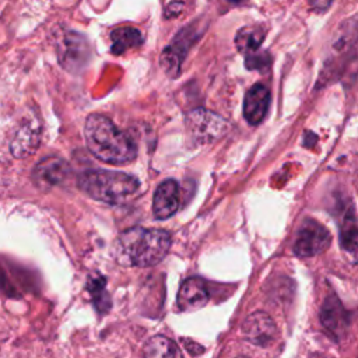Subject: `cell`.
<instances>
[{"label":"cell","mask_w":358,"mask_h":358,"mask_svg":"<svg viewBox=\"0 0 358 358\" xmlns=\"http://www.w3.org/2000/svg\"><path fill=\"white\" fill-rule=\"evenodd\" d=\"M169 232L158 228L134 227L122 232L115 243L116 260L130 267H151L169 252Z\"/></svg>","instance_id":"cell-1"},{"label":"cell","mask_w":358,"mask_h":358,"mask_svg":"<svg viewBox=\"0 0 358 358\" xmlns=\"http://www.w3.org/2000/svg\"><path fill=\"white\" fill-rule=\"evenodd\" d=\"M84 138L88 150L102 162L123 165L133 161L137 148L133 140L99 113H92L84 123Z\"/></svg>","instance_id":"cell-2"},{"label":"cell","mask_w":358,"mask_h":358,"mask_svg":"<svg viewBox=\"0 0 358 358\" xmlns=\"http://www.w3.org/2000/svg\"><path fill=\"white\" fill-rule=\"evenodd\" d=\"M78 187L98 201L117 204L136 194L140 183L137 178L124 172L91 169L78 176Z\"/></svg>","instance_id":"cell-3"},{"label":"cell","mask_w":358,"mask_h":358,"mask_svg":"<svg viewBox=\"0 0 358 358\" xmlns=\"http://www.w3.org/2000/svg\"><path fill=\"white\" fill-rule=\"evenodd\" d=\"M331 242V235L329 229L319 221L306 218L294 241V253L299 257H312L324 252Z\"/></svg>","instance_id":"cell-4"},{"label":"cell","mask_w":358,"mask_h":358,"mask_svg":"<svg viewBox=\"0 0 358 358\" xmlns=\"http://www.w3.org/2000/svg\"><path fill=\"white\" fill-rule=\"evenodd\" d=\"M186 127L196 143H211L228 130V122L207 109H194L186 116Z\"/></svg>","instance_id":"cell-5"},{"label":"cell","mask_w":358,"mask_h":358,"mask_svg":"<svg viewBox=\"0 0 358 358\" xmlns=\"http://www.w3.org/2000/svg\"><path fill=\"white\" fill-rule=\"evenodd\" d=\"M194 38H196V34L193 32V28L186 27L180 32H178V35L171 42V45H168L162 50L159 57V64L169 77L175 78L179 76L187 49L193 43Z\"/></svg>","instance_id":"cell-6"},{"label":"cell","mask_w":358,"mask_h":358,"mask_svg":"<svg viewBox=\"0 0 358 358\" xmlns=\"http://www.w3.org/2000/svg\"><path fill=\"white\" fill-rule=\"evenodd\" d=\"M90 59V48L81 35L66 32L59 42V60L64 69L76 71L81 69Z\"/></svg>","instance_id":"cell-7"},{"label":"cell","mask_w":358,"mask_h":358,"mask_svg":"<svg viewBox=\"0 0 358 358\" xmlns=\"http://www.w3.org/2000/svg\"><path fill=\"white\" fill-rule=\"evenodd\" d=\"M242 333L249 343L259 347H266L275 338L277 326L267 313L255 312L243 322Z\"/></svg>","instance_id":"cell-8"},{"label":"cell","mask_w":358,"mask_h":358,"mask_svg":"<svg viewBox=\"0 0 358 358\" xmlns=\"http://www.w3.org/2000/svg\"><path fill=\"white\" fill-rule=\"evenodd\" d=\"M70 175V165L60 157H48L36 164L34 169V180L42 189H50L62 185Z\"/></svg>","instance_id":"cell-9"},{"label":"cell","mask_w":358,"mask_h":358,"mask_svg":"<svg viewBox=\"0 0 358 358\" xmlns=\"http://www.w3.org/2000/svg\"><path fill=\"white\" fill-rule=\"evenodd\" d=\"M180 203L179 185L173 179H166L157 187L152 199V213L157 220H166L172 217Z\"/></svg>","instance_id":"cell-10"},{"label":"cell","mask_w":358,"mask_h":358,"mask_svg":"<svg viewBox=\"0 0 358 358\" xmlns=\"http://www.w3.org/2000/svg\"><path fill=\"white\" fill-rule=\"evenodd\" d=\"M210 294L204 280L190 277L185 280L178 292V306L183 312H193L203 308L208 302Z\"/></svg>","instance_id":"cell-11"},{"label":"cell","mask_w":358,"mask_h":358,"mask_svg":"<svg viewBox=\"0 0 358 358\" xmlns=\"http://www.w3.org/2000/svg\"><path fill=\"white\" fill-rule=\"evenodd\" d=\"M270 105V91L263 84L252 85L243 101V116L250 124H259L267 115Z\"/></svg>","instance_id":"cell-12"},{"label":"cell","mask_w":358,"mask_h":358,"mask_svg":"<svg viewBox=\"0 0 358 358\" xmlns=\"http://www.w3.org/2000/svg\"><path fill=\"white\" fill-rule=\"evenodd\" d=\"M340 249L350 263H358V221L352 211H344L338 229Z\"/></svg>","instance_id":"cell-13"},{"label":"cell","mask_w":358,"mask_h":358,"mask_svg":"<svg viewBox=\"0 0 358 358\" xmlns=\"http://www.w3.org/2000/svg\"><path fill=\"white\" fill-rule=\"evenodd\" d=\"M320 322L333 336H341L344 333L347 315L336 295H330L324 299L320 309Z\"/></svg>","instance_id":"cell-14"},{"label":"cell","mask_w":358,"mask_h":358,"mask_svg":"<svg viewBox=\"0 0 358 358\" xmlns=\"http://www.w3.org/2000/svg\"><path fill=\"white\" fill-rule=\"evenodd\" d=\"M39 127L36 123H24L15 131L11 141V152L17 158H24L25 155L32 154L39 144Z\"/></svg>","instance_id":"cell-15"},{"label":"cell","mask_w":358,"mask_h":358,"mask_svg":"<svg viewBox=\"0 0 358 358\" xmlns=\"http://www.w3.org/2000/svg\"><path fill=\"white\" fill-rule=\"evenodd\" d=\"M267 29L263 25H248L242 27L235 36V45L239 52L249 55L260 49L266 38Z\"/></svg>","instance_id":"cell-16"},{"label":"cell","mask_w":358,"mask_h":358,"mask_svg":"<svg viewBox=\"0 0 358 358\" xmlns=\"http://www.w3.org/2000/svg\"><path fill=\"white\" fill-rule=\"evenodd\" d=\"M110 50L113 55H123L129 49L137 48L143 43V35L134 27H119L113 29L110 34Z\"/></svg>","instance_id":"cell-17"},{"label":"cell","mask_w":358,"mask_h":358,"mask_svg":"<svg viewBox=\"0 0 358 358\" xmlns=\"http://www.w3.org/2000/svg\"><path fill=\"white\" fill-rule=\"evenodd\" d=\"M87 289L92 296V302L95 309L99 313H106L109 312L112 302L109 298V294L106 292V280L103 275H101L99 273H92L88 277L87 281Z\"/></svg>","instance_id":"cell-18"},{"label":"cell","mask_w":358,"mask_h":358,"mask_svg":"<svg viewBox=\"0 0 358 358\" xmlns=\"http://www.w3.org/2000/svg\"><path fill=\"white\" fill-rule=\"evenodd\" d=\"M145 357H182L179 347L165 336H154L144 345Z\"/></svg>","instance_id":"cell-19"},{"label":"cell","mask_w":358,"mask_h":358,"mask_svg":"<svg viewBox=\"0 0 358 358\" xmlns=\"http://www.w3.org/2000/svg\"><path fill=\"white\" fill-rule=\"evenodd\" d=\"M245 66L249 69V70H264L268 67V63H270V57L266 52H262L260 49L253 52V53H249V55H245Z\"/></svg>","instance_id":"cell-20"},{"label":"cell","mask_w":358,"mask_h":358,"mask_svg":"<svg viewBox=\"0 0 358 358\" xmlns=\"http://www.w3.org/2000/svg\"><path fill=\"white\" fill-rule=\"evenodd\" d=\"M309 3L316 11H324L329 8L331 0H309Z\"/></svg>","instance_id":"cell-21"},{"label":"cell","mask_w":358,"mask_h":358,"mask_svg":"<svg viewBox=\"0 0 358 358\" xmlns=\"http://www.w3.org/2000/svg\"><path fill=\"white\" fill-rule=\"evenodd\" d=\"M229 3H232V4H239V3H242V1H245V0H228Z\"/></svg>","instance_id":"cell-22"}]
</instances>
